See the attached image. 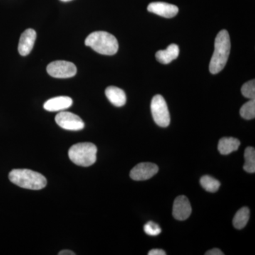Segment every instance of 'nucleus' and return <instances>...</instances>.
Returning <instances> with one entry per match:
<instances>
[{"instance_id":"obj_24","label":"nucleus","mask_w":255,"mask_h":255,"mask_svg":"<svg viewBox=\"0 0 255 255\" xmlns=\"http://www.w3.org/2000/svg\"><path fill=\"white\" fill-rule=\"evenodd\" d=\"M59 255H75V253L73 252L68 251V250H65V251H60L59 253H58Z\"/></svg>"},{"instance_id":"obj_7","label":"nucleus","mask_w":255,"mask_h":255,"mask_svg":"<svg viewBox=\"0 0 255 255\" xmlns=\"http://www.w3.org/2000/svg\"><path fill=\"white\" fill-rule=\"evenodd\" d=\"M55 122L62 128L68 130H80L85 127L83 121L71 112H60L55 117Z\"/></svg>"},{"instance_id":"obj_2","label":"nucleus","mask_w":255,"mask_h":255,"mask_svg":"<svg viewBox=\"0 0 255 255\" xmlns=\"http://www.w3.org/2000/svg\"><path fill=\"white\" fill-rule=\"evenodd\" d=\"M9 179L15 185L31 190H40L47 185L46 178L31 169H13L9 174Z\"/></svg>"},{"instance_id":"obj_15","label":"nucleus","mask_w":255,"mask_h":255,"mask_svg":"<svg viewBox=\"0 0 255 255\" xmlns=\"http://www.w3.org/2000/svg\"><path fill=\"white\" fill-rule=\"evenodd\" d=\"M240 145L241 142L238 139L232 137H225L219 140L218 149L221 155H227L234 151L238 150Z\"/></svg>"},{"instance_id":"obj_5","label":"nucleus","mask_w":255,"mask_h":255,"mask_svg":"<svg viewBox=\"0 0 255 255\" xmlns=\"http://www.w3.org/2000/svg\"><path fill=\"white\" fill-rule=\"evenodd\" d=\"M150 108L155 124L162 128L168 127L170 124V115L163 97L155 95L151 102Z\"/></svg>"},{"instance_id":"obj_16","label":"nucleus","mask_w":255,"mask_h":255,"mask_svg":"<svg viewBox=\"0 0 255 255\" xmlns=\"http://www.w3.org/2000/svg\"><path fill=\"white\" fill-rule=\"evenodd\" d=\"M250 219V210L248 207H243L235 215L233 219V226L238 230L246 227Z\"/></svg>"},{"instance_id":"obj_10","label":"nucleus","mask_w":255,"mask_h":255,"mask_svg":"<svg viewBox=\"0 0 255 255\" xmlns=\"http://www.w3.org/2000/svg\"><path fill=\"white\" fill-rule=\"evenodd\" d=\"M147 11L164 18H172L179 12V8L176 5L168 3L156 1L150 3L147 6Z\"/></svg>"},{"instance_id":"obj_1","label":"nucleus","mask_w":255,"mask_h":255,"mask_svg":"<svg viewBox=\"0 0 255 255\" xmlns=\"http://www.w3.org/2000/svg\"><path fill=\"white\" fill-rule=\"evenodd\" d=\"M231 46L229 33L226 30H221L215 39L214 54L210 62L209 70L213 75L220 73L226 66Z\"/></svg>"},{"instance_id":"obj_6","label":"nucleus","mask_w":255,"mask_h":255,"mask_svg":"<svg viewBox=\"0 0 255 255\" xmlns=\"http://www.w3.org/2000/svg\"><path fill=\"white\" fill-rule=\"evenodd\" d=\"M47 72L53 78H70L76 75L77 68L71 62L57 60L48 65Z\"/></svg>"},{"instance_id":"obj_9","label":"nucleus","mask_w":255,"mask_h":255,"mask_svg":"<svg viewBox=\"0 0 255 255\" xmlns=\"http://www.w3.org/2000/svg\"><path fill=\"white\" fill-rule=\"evenodd\" d=\"M191 206L187 196H179L176 198L172 209V215L178 221H184L190 216Z\"/></svg>"},{"instance_id":"obj_13","label":"nucleus","mask_w":255,"mask_h":255,"mask_svg":"<svg viewBox=\"0 0 255 255\" xmlns=\"http://www.w3.org/2000/svg\"><path fill=\"white\" fill-rule=\"evenodd\" d=\"M107 99L117 107H123L127 103V95L123 90L117 87L110 86L105 90Z\"/></svg>"},{"instance_id":"obj_22","label":"nucleus","mask_w":255,"mask_h":255,"mask_svg":"<svg viewBox=\"0 0 255 255\" xmlns=\"http://www.w3.org/2000/svg\"><path fill=\"white\" fill-rule=\"evenodd\" d=\"M206 255H223V253L221 250L218 249V248H214V249L211 250L206 252L205 253Z\"/></svg>"},{"instance_id":"obj_12","label":"nucleus","mask_w":255,"mask_h":255,"mask_svg":"<svg viewBox=\"0 0 255 255\" xmlns=\"http://www.w3.org/2000/svg\"><path fill=\"white\" fill-rule=\"evenodd\" d=\"M72 105L73 100L70 97L61 96L47 101L43 105V108L48 112H62L70 108Z\"/></svg>"},{"instance_id":"obj_20","label":"nucleus","mask_w":255,"mask_h":255,"mask_svg":"<svg viewBox=\"0 0 255 255\" xmlns=\"http://www.w3.org/2000/svg\"><path fill=\"white\" fill-rule=\"evenodd\" d=\"M241 92L243 95L250 100H255V80L246 82L242 87Z\"/></svg>"},{"instance_id":"obj_14","label":"nucleus","mask_w":255,"mask_h":255,"mask_svg":"<svg viewBox=\"0 0 255 255\" xmlns=\"http://www.w3.org/2000/svg\"><path fill=\"white\" fill-rule=\"evenodd\" d=\"M179 55V46L176 44H171L167 49L159 50L156 53L155 57L157 61L162 64H169L177 59Z\"/></svg>"},{"instance_id":"obj_25","label":"nucleus","mask_w":255,"mask_h":255,"mask_svg":"<svg viewBox=\"0 0 255 255\" xmlns=\"http://www.w3.org/2000/svg\"><path fill=\"white\" fill-rule=\"evenodd\" d=\"M62 1H72V0H61Z\"/></svg>"},{"instance_id":"obj_23","label":"nucleus","mask_w":255,"mask_h":255,"mask_svg":"<svg viewBox=\"0 0 255 255\" xmlns=\"http://www.w3.org/2000/svg\"><path fill=\"white\" fill-rule=\"evenodd\" d=\"M167 253L160 249L152 250L148 253V255H166Z\"/></svg>"},{"instance_id":"obj_11","label":"nucleus","mask_w":255,"mask_h":255,"mask_svg":"<svg viewBox=\"0 0 255 255\" xmlns=\"http://www.w3.org/2000/svg\"><path fill=\"white\" fill-rule=\"evenodd\" d=\"M36 39V32L32 28H28L23 32L20 37L18 50L20 55L26 56L31 53Z\"/></svg>"},{"instance_id":"obj_18","label":"nucleus","mask_w":255,"mask_h":255,"mask_svg":"<svg viewBox=\"0 0 255 255\" xmlns=\"http://www.w3.org/2000/svg\"><path fill=\"white\" fill-rule=\"evenodd\" d=\"M200 184L201 187L209 192H216L219 190L221 183L215 178L209 175H205L201 178Z\"/></svg>"},{"instance_id":"obj_21","label":"nucleus","mask_w":255,"mask_h":255,"mask_svg":"<svg viewBox=\"0 0 255 255\" xmlns=\"http://www.w3.org/2000/svg\"><path fill=\"white\" fill-rule=\"evenodd\" d=\"M144 232L148 236H158L162 232V229L157 223L149 221L144 226Z\"/></svg>"},{"instance_id":"obj_17","label":"nucleus","mask_w":255,"mask_h":255,"mask_svg":"<svg viewBox=\"0 0 255 255\" xmlns=\"http://www.w3.org/2000/svg\"><path fill=\"white\" fill-rule=\"evenodd\" d=\"M245 171L248 173L255 172V150L254 147H248L245 150Z\"/></svg>"},{"instance_id":"obj_3","label":"nucleus","mask_w":255,"mask_h":255,"mask_svg":"<svg viewBox=\"0 0 255 255\" xmlns=\"http://www.w3.org/2000/svg\"><path fill=\"white\" fill-rule=\"evenodd\" d=\"M85 45L102 55H113L119 50V43L116 37L108 32L95 31L90 33Z\"/></svg>"},{"instance_id":"obj_8","label":"nucleus","mask_w":255,"mask_h":255,"mask_svg":"<svg viewBox=\"0 0 255 255\" xmlns=\"http://www.w3.org/2000/svg\"><path fill=\"white\" fill-rule=\"evenodd\" d=\"M158 170V167L155 164L151 162H141L131 169L130 177L135 181L147 180L155 176Z\"/></svg>"},{"instance_id":"obj_4","label":"nucleus","mask_w":255,"mask_h":255,"mask_svg":"<svg viewBox=\"0 0 255 255\" xmlns=\"http://www.w3.org/2000/svg\"><path fill=\"white\" fill-rule=\"evenodd\" d=\"M97 148L91 142H80L75 144L68 151L69 158L81 167H90L97 160Z\"/></svg>"},{"instance_id":"obj_19","label":"nucleus","mask_w":255,"mask_h":255,"mask_svg":"<svg viewBox=\"0 0 255 255\" xmlns=\"http://www.w3.org/2000/svg\"><path fill=\"white\" fill-rule=\"evenodd\" d=\"M240 114L243 119L251 120L255 117V100H251L245 104L240 110Z\"/></svg>"}]
</instances>
